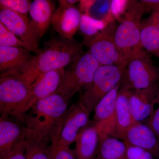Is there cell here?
Returning <instances> with one entry per match:
<instances>
[{
  "label": "cell",
  "mask_w": 159,
  "mask_h": 159,
  "mask_svg": "<svg viewBox=\"0 0 159 159\" xmlns=\"http://www.w3.org/2000/svg\"><path fill=\"white\" fill-rule=\"evenodd\" d=\"M70 99L54 93L39 101L19 121L34 132L51 139L59 132Z\"/></svg>",
  "instance_id": "1"
},
{
  "label": "cell",
  "mask_w": 159,
  "mask_h": 159,
  "mask_svg": "<svg viewBox=\"0 0 159 159\" xmlns=\"http://www.w3.org/2000/svg\"><path fill=\"white\" fill-rule=\"evenodd\" d=\"M43 43V48L32 61L31 71L38 77L49 71L65 69L85 53L83 44L74 38L54 36Z\"/></svg>",
  "instance_id": "2"
},
{
  "label": "cell",
  "mask_w": 159,
  "mask_h": 159,
  "mask_svg": "<svg viewBox=\"0 0 159 159\" xmlns=\"http://www.w3.org/2000/svg\"><path fill=\"white\" fill-rule=\"evenodd\" d=\"M38 78L32 72L9 71L0 75V112L9 116L25 100Z\"/></svg>",
  "instance_id": "3"
},
{
  "label": "cell",
  "mask_w": 159,
  "mask_h": 159,
  "mask_svg": "<svg viewBox=\"0 0 159 159\" xmlns=\"http://www.w3.org/2000/svg\"><path fill=\"white\" fill-rule=\"evenodd\" d=\"M127 61L119 65L100 66L90 84L83 91L80 100L90 114L112 90L121 82Z\"/></svg>",
  "instance_id": "4"
},
{
  "label": "cell",
  "mask_w": 159,
  "mask_h": 159,
  "mask_svg": "<svg viewBox=\"0 0 159 159\" xmlns=\"http://www.w3.org/2000/svg\"><path fill=\"white\" fill-rule=\"evenodd\" d=\"M159 81V68L143 49L128 60L120 88L128 90L144 89L156 85Z\"/></svg>",
  "instance_id": "5"
},
{
  "label": "cell",
  "mask_w": 159,
  "mask_h": 159,
  "mask_svg": "<svg viewBox=\"0 0 159 159\" xmlns=\"http://www.w3.org/2000/svg\"><path fill=\"white\" fill-rule=\"evenodd\" d=\"M100 66L90 54L84 53L65 70L62 82L56 93L71 98L90 84Z\"/></svg>",
  "instance_id": "6"
},
{
  "label": "cell",
  "mask_w": 159,
  "mask_h": 159,
  "mask_svg": "<svg viewBox=\"0 0 159 159\" xmlns=\"http://www.w3.org/2000/svg\"><path fill=\"white\" fill-rule=\"evenodd\" d=\"M117 26L115 21L112 22L93 36L84 38L83 45L101 66L119 65L128 61L124 59L115 43Z\"/></svg>",
  "instance_id": "7"
},
{
  "label": "cell",
  "mask_w": 159,
  "mask_h": 159,
  "mask_svg": "<svg viewBox=\"0 0 159 159\" xmlns=\"http://www.w3.org/2000/svg\"><path fill=\"white\" fill-rule=\"evenodd\" d=\"M65 70L49 71L39 76L31 86L25 100L11 114L20 120L35 103L56 93L61 85Z\"/></svg>",
  "instance_id": "8"
},
{
  "label": "cell",
  "mask_w": 159,
  "mask_h": 159,
  "mask_svg": "<svg viewBox=\"0 0 159 159\" xmlns=\"http://www.w3.org/2000/svg\"><path fill=\"white\" fill-rule=\"evenodd\" d=\"M90 114L80 101L74 103L67 111L59 132V142L69 146L76 142L83 131L89 127Z\"/></svg>",
  "instance_id": "9"
},
{
  "label": "cell",
  "mask_w": 159,
  "mask_h": 159,
  "mask_svg": "<svg viewBox=\"0 0 159 159\" xmlns=\"http://www.w3.org/2000/svg\"><path fill=\"white\" fill-rule=\"evenodd\" d=\"M120 83L99 101L94 110V125L99 134V143L108 137H115L116 106Z\"/></svg>",
  "instance_id": "10"
},
{
  "label": "cell",
  "mask_w": 159,
  "mask_h": 159,
  "mask_svg": "<svg viewBox=\"0 0 159 159\" xmlns=\"http://www.w3.org/2000/svg\"><path fill=\"white\" fill-rule=\"evenodd\" d=\"M0 22L27 44L32 52L36 55L39 54L41 51L39 47L40 38L26 15L1 7Z\"/></svg>",
  "instance_id": "11"
},
{
  "label": "cell",
  "mask_w": 159,
  "mask_h": 159,
  "mask_svg": "<svg viewBox=\"0 0 159 159\" xmlns=\"http://www.w3.org/2000/svg\"><path fill=\"white\" fill-rule=\"evenodd\" d=\"M142 26L141 20L127 19L117 26L115 43L125 61H128L134 54L143 49L140 39Z\"/></svg>",
  "instance_id": "12"
},
{
  "label": "cell",
  "mask_w": 159,
  "mask_h": 159,
  "mask_svg": "<svg viewBox=\"0 0 159 159\" xmlns=\"http://www.w3.org/2000/svg\"><path fill=\"white\" fill-rule=\"evenodd\" d=\"M159 89L157 84L148 88L129 91V107L136 122L147 121L150 116Z\"/></svg>",
  "instance_id": "13"
},
{
  "label": "cell",
  "mask_w": 159,
  "mask_h": 159,
  "mask_svg": "<svg viewBox=\"0 0 159 159\" xmlns=\"http://www.w3.org/2000/svg\"><path fill=\"white\" fill-rule=\"evenodd\" d=\"M31 51L20 47H0V71L31 72L34 56Z\"/></svg>",
  "instance_id": "14"
},
{
  "label": "cell",
  "mask_w": 159,
  "mask_h": 159,
  "mask_svg": "<svg viewBox=\"0 0 159 159\" xmlns=\"http://www.w3.org/2000/svg\"><path fill=\"white\" fill-rule=\"evenodd\" d=\"M29 129L9 119V116L0 118V159L9 155L15 147L25 139Z\"/></svg>",
  "instance_id": "15"
},
{
  "label": "cell",
  "mask_w": 159,
  "mask_h": 159,
  "mask_svg": "<svg viewBox=\"0 0 159 159\" xmlns=\"http://www.w3.org/2000/svg\"><path fill=\"white\" fill-rule=\"evenodd\" d=\"M81 16L79 8L74 6L69 7L59 6L54 12L51 24L60 36L70 39L79 29Z\"/></svg>",
  "instance_id": "16"
},
{
  "label": "cell",
  "mask_w": 159,
  "mask_h": 159,
  "mask_svg": "<svg viewBox=\"0 0 159 159\" xmlns=\"http://www.w3.org/2000/svg\"><path fill=\"white\" fill-rule=\"evenodd\" d=\"M123 142L149 152L159 159L158 139L147 124L138 122L126 132Z\"/></svg>",
  "instance_id": "17"
},
{
  "label": "cell",
  "mask_w": 159,
  "mask_h": 159,
  "mask_svg": "<svg viewBox=\"0 0 159 159\" xmlns=\"http://www.w3.org/2000/svg\"><path fill=\"white\" fill-rule=\"evenodd\" d=\"M55 10L53 1L34 0L31 2L29 11L30 23L39 38L42 37L48 29Z\"/></svg>",
  "instance_id": "18"
},
{
  "label": "cell",
  "mask_w": 159,
  "mask_h": 159,
  "mask_svg": "<svg viewBox=\"0 0 159 159\" xmlns=\"http://www.w3.org/2000/svg\"><path fill=\"white\" fill-rule=\"evenodd\" d=\"M129 91L120 88L116 106V133L114 138L123 141L126 132L138 122L135 120L129 107Z\"/></svg>",
  "instance_id": "19"
},
{
  "label": "cell",
  "mask_w": 159,
  "mask_h": 159,
  "mask_svg": "<svg viewBox=\"0 0 159 159\" xmlns=\"http://www.w3.org/2000/svg\"><path fill=\"white\" fill-rule=\"evenodd\" d=\"M74 149L77 159H95L99 146V137L96 126H89L80 134Z\"/></svg>",
  "instance_id": "20"
},
{
  "label": "cell",
  "mask_w": 159,
  "mask_h": 159,
  "mask_svg": "<svg viewBox=\"0 0 159 159\" xmlns=\"http://www.w3.org/2000/svg\"><path fill=\"white\" fill-rule=\"evenodd\" d=\"M25 145L27 159H49L50 138L29 129L25 139Z\"/></svg>",
  "instance_id": "21"
},
{
  "label": "cell",
  "mask_w": 159,
  "mask_h": 159,
  "mask_svg": "<svg viewBox=\"0 0 159 159\" xmlns=\"http://www.w3.org/2000/svg\"><path fill=\"white\" fill-rule=\"evenodd\" d=\"M127 146L125 142L108 137L99 143L95 159H126Z\"/></svg>",
  "instance_id": "22"
},
{
  "label": "cell",
  "mask_w": 159,
  "mask_h": 159,
  "mask_svg": "<svg viewBox=\"0 0 159 159\" xmlns=\"http://www.w3.org/2000/svg\"><path fill=\"white\" fill-rule=\"evenodd\" d=\"M141 43L148 53L156 56L159 53V30L149 18L142 22Z\"/></svg>",
  "instance_id": "23"
},
{
  "label": "cell",
  "mask_w": 159,
  "mask_h": 159,
  "mask_svg": "<svg viewBox=\"0 0 159 159\" xmlns=\"http://www.w3.org/2000/svg\"><path fill=\"white\" fill-rule=\"evenodd\" d=\"M112 0H93L84 15L92 18L108 23L115 21L111 13Z\"/></svg>",
  "instance_id": "24"
},
{
  "label": "cell",
  "mask_w": 159,
  "mask_h": 159,
  "mask_svg": "<svg viewBox=\"0 0 159 159\" xmlns=\"http://www.w3.org/2000/svg\"><path fill=\"white\" fill-rule=\"evenodd\" d=\"M109 24L107 22L97 20L82 14L79 29L84 38L91 37L105 29Z\"/></svg>",
  "instance_id": "25"
},
{
  "label": "cell",
  "mask_w": 159,
  "mask_h": 159,
  "mask_svg": "<svg viewBox=\"0 0 159 159\" xmlns=\"http://www.w3.org/2000/svg\"><path fill=\"white\" fill-rule=\"evenodd\" d=\"M49 159H77L74 150L59 142L57 134L51 138Z\"/></svg>",
  "instance_id": "26"
},
{
  "label": "cell",
  "mask_w": 159,
  "mask_h": 159,
  "mask_svg": "<svg viewBox=\"0 0 159 159\" xmlns=\"http://www.w3.org/2000/svg\"><path fill=\"white\" fill-rule=\"evenodd\" d=\"M0 47H20L31 49L27 44L22 41L10 30L0 22Z\"/></svg>",
  "instance_id": "27"
},
{
  "label": "cell",
  "mask_w": 159,
  "mask_h": 159,
  "mask_svg": "<svg viewBox=\"0 0 159 159\" xmlns=\"http://www.w3.org/2000/svg\"><path fill=\"white\" fill-rule=\"evenodd\" d=\"M31 3L28 0H0L1 7L25 15L29 12Z\"/></svg>",
  "instance_id": "28"
},
{
  "label": "cell",
  "mask_w": 159,
  "mask_h": 159,
  "mask_svg": "<svg viewBox=\"0 0 159 159\" xmlns=\"http://www.w3.org/2000/svg\"><path fill=\"white\" fill-rule=\"evenodd\" d=\"M147 125L155 134L159 139V89L154 103L152 112L150 116L147 119Z\"/></svg>",
  "instance_id": "29"
},
{
  "label": "cell",
  "mask_w": 159,
  "mask_h": 159,
  "mask_svg": "<svg viewBox=\"0 0 159 159\" xmlns=\"http://www.w3.org/2000/svg\"><path fill=\"white\" fill-rule=\"evenodd\" d=\"M128 0H112L111 10L115 20L120 23L124 20L128 5Z\"/></svg>",
  "instance_id": "30"
},
{
  "label": "cell",
  "mask_w": 159,
  "mask_h": 159,
  "mask_svg": "<svg viewBox=\"0 0 159 159\" xmlns=\"http://www.w3.org/2000/svg\"><path fill=\"white\" fill-rule=\"evenodd\" d=\"M125 144L127 146L126 159H155L149 152L136 146Z\"/></svg>",
  "instance_id": "31"
},
{
  "label": "cell",
  "mask_w": 159,
  "mask_h": 159,
  "mask_svg": "<svg viewBox=\"0 0 159 159\" xmlns=\"http://www.w3.org/2000/svg\"><path fill=\"white\" fill-rule=\"evenodd\" d=\"M3 159H27L25 139L19 143L9 155Z\"/></svg>",
  "instance_id": "32"
},
{
  "label": "cell",
  "mask_w": 159,
  "mask_h": 159,
  "mask_svg": "<svg viewBox=\"0 0 159 159\" xmlns=\"http://www.w3.org/2000/svg\"><path fill=\"white\" fill-rule=\"evenodd\" d=\"M144 6L145 13H153L159 12V0H141Z\"/></svg>",
  "instance_id": "33"
},
{
  "label": "cell",
  "mask_w": 159,
  "mask_h": 159,
  "mask_svg": "<svg viewBox=\"0 0 159 159\" xmlns=\"http://www.w3.org/2000/svg\"><path fill=\"white\" fill-rule=\"evenodd\" d=\"M77 0H59L58 1L59 6L63 7H69L74 6V4L80 2Z\"/></svg>",
  "instance_id": "34"
},
{
  "label": "cell",
  "mask_w": 159,
  "mask_h": 159,
  "mask_svg": "<svg viewBox=\"0 0 159 159\" xmlns=\"http://www.w3.org/2000/svg\"><path fill=\"white\" fill-rule=\"evenodd\" d=\"M148 18L157 26L159 30V12L152 13Z\"/></svg>",
  "instance_id": "35"
},
{
  "label": "cell",
  "mask_w": 159,
  "mask_h": 159,
  "mask_svg": "<svg viewBox=\"0 0 159 159\" xmlns=\"http://www.w3.org/2000/svg\"><path fill=\"white\" fill-rule=\"evenodd\" d=\"M156 56H157V57H159V53H158V54H157V55H156Z\"/></svg>",
  "instance_id": "36"
}]
</instances>
